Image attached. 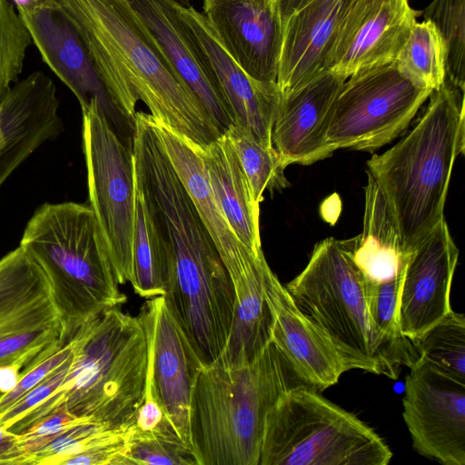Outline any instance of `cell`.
<instances>
[{"instance_id":"10","label":"cell","mask_w":465,"mask_h":465,"mask_svg":"<svg viewBox=\"0 0 465 465\" xmlns=\"http://www.w3.org/2000/svg\"><path fill=\"white\" fill-rule=\"evenodd\" d=\"M66 341L46 274L18 246L0 259V366L23 373Z\"/></svg>"},{"instance_id":"15","label":"cell","mask_w":465,"mask_h":465,"mask_svg":"<svg viewBox=\"0 0 465 465\" xmlns=\"http://www.w3.org/2000/svg\"><path fill=\"white\" fill-rule=\"evenodd\" d=\"M458 259L445 219L407 253L397 312L403 336L419 337L452 310L450 289Z\"/></svg>"},{"instance_id":"22","label":"cell","mask_w":465,"mask_h":465,"mask_svg":"<svg viewBox=\"0 0 465 465\" xmlns=\"http://www.w3.org/2000/svg\"><path fill=\"white\" fill-rule=\"evenodd\" d=\"M153 128L176 173L210 233L227 272L239 269L256 254L235 236L212 192L200 149L152 117Z\"/></svg>"},{"instance_id":"37","label":"cell","mask_w":465,"mask_h":465,"mask_svg":"<svg viewBox=\"0 0 465 465\" xmlns=\"http://www.w3.org/2000/svg\"><path fill=\"white\" fill-rule=\"evenodd\" d=\"M15 5L18 15L33 13L42 9L60 8L58 0H10Z\"/></svg>"},{"instance_id":"32","label":"cell","mask_w":465,"mask_h":465,"mask_svg":"<svg viewBox=\"0 0 465 465\" xmlns=\"http://www.w3.org/2000/svg\"><path fill=\"white\" fill-rule=\"evenodd\" d=\"M404 265L388 281L372 282L366 279L365 292L370 316L378 332L390 341L413 347L412 340L401 334L397 318Z\"/></svg>"},{"instance_id":"21","label":"cell","mask_w":465,"mask_h":465,"mask_svg":"<svg viewBox=\"0 0 465 465\" xmlns=\"http://www.w3.org/2000/svg\"><path fill=\"white\" fill-rule=\"evenodd\" d=\"M177 8L208 60L233 124L250 130L264 145L273 147L272 126L281 99L277 84L249 77L226 52L203 13L178 2Z\"/></svg>"},{"instance_id":"3","label":"cell","mask_w":465,"mask_h":465,"mask_svg":"<svg viewBox=\"0 0 465 465\" xmlns=\"http://www.w3.org/2000/svg\"><path fill=\"white\" fill-rule=\"evenodd\" d=\"M304 384L271 341L251 362H217L198 372L190 435L197 465H259L269 412L289 389Z\"/></svg>"},{"instance_id":"2","label":"cell","mask_w":465,"mask_h":465,"mask_svg":"<svg viewBox=\"0 0 465 465\" xmlns=\"http://www.w3.org/2000/svg\"><path fill=\"white\" fill-rule=\"evenodd\" d=\"M70 336L73 362L62 386L10 432L21 433L59 408L112 428L133 423L147 374V337L138 316L113 307Z\"/></svg>"},{"instance_id":"38","label":"cell","mask_w":465,"mask_h":465,"mask_svg":"<svg viewBox=\"0 0 465 465\" xmlns=\"http://www.w3.org/2000/svg\"><path fill=\"white\" fill-rule=\"evenodd\" d=\"M15 433L0 426V464H6L15 446Z\"/></svg>"},{"instance_id":"30","label":"cell","mask_w":465,"mask_h":465,"mask_svg":"<svg viewBox=\"0 0 465 465\" xmlns=\"http://www.w3.org/2000/svg\"><path fill=\"white\" fill-rule=\"evenodd\" d=\"M421 14L434 24L444 41L446 81L464 93L465 0H433Z\"/></svg>"},{"instance_id":"25","label":"cell","mask_w":465,"mask_h":465,"mask_svg":"<svg viewBox=\"0 0 465 465\" xmlns=\"http://www.w3.org/2000/svg\"><path fill=\"white\" fill-rule=\"evenodd\" d=\"M135 183L130 283L134 292L146 300L166 294L174 274V255L161 219L136 175Z\"/></svg>"},{"instance_id":"8","label":"cell","mask_w":465,"mask_h":465,"mask_svg":"<svg viewBox=\"0 0 465 465\" xmlns=\"http://www.w3.org/2000/svg\"><path fill=\"white\" fill-rule=\"evenodd\" d=\"M432 92L395 61L360 70L344 81L332 104L326 143L333 153L382 147L409 126Z\"/></svg>"},{"instance_id":"6","label":"cell","mask_w":465,"mask_h":465,"mask_svg":"<svg viewBox=\"0 0 465 465\" xmlns=\"http://www.w3.org/2000/svg\"><path fill=\"white\" fill-rule=\"evenodd\" d=\"M19 246L46 274L66 339L97 314L126 302L89 204L40 205L27 222Z\"/></svg>"},{"instance_id":"34","label":"cell","mask_w":465,"mask_h":465,"mask_svg":"<svg viewBox=\"0 0 465 465\" xmlns=\"http://www.w3.org/2000/svg\"><path fill=\"white\" fill-rule=\"evenodd\" d=\"M73 352L74 350L66 361L54 373L0 412V426L3 429L11 431L18 422L62 386L73 362Z\"/></svg>"},{"instance_id":"26","label":"cell","mask_w":465,"mask_h":465,"mask_svg":"<svg viewBox=\"0 0 465 465\" xmlns=\"http://www.w3.org/2000/svg\"><path fill=\"white\" fill-rule=\"evenodd\" d=\"M64 130L62 118L51 112L27 114L0 105V188L35 151L56 139Z\"/></svg>"},{"instance_id":"9","label":"cell","mask_w":465,"mask_h":465,"mask_svg":"<svg viewBox=\"0 0 465 465\" xmlns=\"http://www.w3.org/2000/svg\"><path fill=\"white\" fill-rule=\"evenodd\" d=\"M82 110V141L89 205L100 226L118 284L133 273L135 169L123 142L95 99Z\"/></svg>"},{"instance_id":"13","label":"cell","mask_w":465,"mask_h":465,"mask_svg":"<svg viewBox=\"0 0 465 465\" xmlns=\"http://www.w3.org/2000/svg\"><path fill=\"white\" fill-rule=\"evenodd\" d=\"M418 13L409 0H345L327 58V70L348 78L395 61Z\"/></svg>"},{"instance_id":"19","label":"cell","mask_w":465,"mask_h":465,"mask_svg":"<svg viewBox=\"0 0 465 465\" xmlns=\"http://www.w3.org/2000/svg\"><path fill=\"white\" fill-rule=\"evenodd\" d=\"M265 296L272 315L271 341L305 385L322 391L351 370L336 347L299 309L270 266L265 273Z\"/></svg>"},{"instance_id":"16","label":"cell","mask_w":465,"mask_h":465,"mask_svg":"<svg viewBox=\"0 0 465 465\" xmlns=\"http://www.w3.org/2000/svg\"><path fill=\"white\" fill-rule=\"evenodd\" d=\"M143 30L174 74L201 102L223 135L234 123L208 60L176 0H126Z\"/></svg>"},{"instance_id":"14","label":"cell","mask_w":465,"mask_h":465,"mask_svg":"<svg viewBox=\"0 0 465 465\" xmlns=\"http://www.w3.org/2000/svg\"><path fill=\"white\" fill-rule=\"evenodd\" d=\"M19 16L43 61L72 91L81 108L95 99L116 134L133 148L134 122L114 103L79 33L62 8Z\"/></svg>"},{"instance_id":"24","label":"cell","mask_w":465,"mask_h":465,"mask_svg":"<svg viewBox=\"0 0 465 465\" xmlns=\"http://www.w3.org/2000/svg\"><path fill=\"white\" fill-rule=\"evenodd\" d=\"M367 176L363 230L350 240L353 259L365 278L381 282L400 272L408 252L387 197L368 172Z\"/></svg>"},{"instance_id":"33","label":"cell","mask_w":465,"mask_h":465,"mask_svg":"<svg viewBox=\"0 0 465 465\" xmlns=\"http://www.w3.org/2000/svg\"><path fill=\"white\" fill-rule=\"evenodd\" d=\"M130 465H197L191 449L181 440L136 432L129 435Z\"/></svg>"},{"instance_id":"35","label":"cell","mask_w":465,"mask_h":465,"mask_svg":"<svg viewBox=\"0 0 465 465\" xmlns=\"http://www.w3.org/2000/svg\"><path fill=\"white\" fill-rule=\"evenodd\" d=\"M74 346V339L69 337L62 347L28 371H24L15 388L11 391L0 395V412L54 373L69 358Z\"/></svg>"},{"instance_id":"27","label":"cell","mask_w":465,"mask_h":465,"mask_svg":"<svg viewBox=\"0 0 465 465\" xmlns=\"http://www.w3.org/2000/svg\"><path fill=\"white\" fill-rule=\"evenodd\" d=\"M395 62L417 84L436 91L446 80L447 50L430 20L415 22Z\"/></svg>"},{"instance_id":"31","label":"cell","mask_w":465,"mask_h":465,"mask_svg":"<svg viewBox=\"0 0 465 465\" xmlns=\"http://www.w3.org/2000/svg\"><path fill=\"white\" fill-rule=\"evenodd\" d=\"M32 43L13 3L0 0V103L18 82Z\"/></svg>"},{"instance_id":"29","label":"cell","mask_w":465,"mask_h":465,"mask_svg":"<svg viewBox=\"0 0 465 465\" xmlns=\"http://www.w3.org/2000/svg\"><path fill=\"white\" fill-rule=\"evenodd\" d=\"M419 358L437 371L465 384V316L451 310L412 340Z\"/></svg>"},{"instance_id":"1","label":"cell","mask_w":465,"mask_h":465,"mask_svg":"<svg viewBox=\"0 0 465 465\" xmlns=\"http://www.w3.org/2000/svg\"><path fill=\"white\" fill-rule=\"evenodd\" d=\"M84 43L114 103L134 122L150 115L203 150L222 134L140 25L126 0H58Z\"/></svg>"},{"instance_id":"17","label":"cell","mask_w":465,"mask_h":465,"mask_svg":"<svg viewBox=\"0 0 465 465\" xmlns=\"http://www.w3.org/2000/svg\"><path fill=\"white\" fill-rule=\"evenodd\" d=\"M345 0H274L280 54L277 86L286 95L327 70Z\"/></svg>"},{"instance_id":"39","label":"cell","mask_w":465,"mask_h":465,"mask_svg":"<svg viewBox=\"0 0 465 465\" xmlns=\"http://www.w3.org/2000/svg\"><path fill=\"white\" fill-rule=\"evenodd\" d=\"M180 5L187 7V6H190L191 4H190V1L189 0H176Z\"/></svg>"},{"instance_id":"5","label":"cell","mask_w":465,"mask_h":465,"mask_svg":"<svg viewBox=\"0 0 465 465\" xmlns=\"http://www.w3.org/2000/svg\"><path fill=\"white\" fill-rule=\"evenodd\" d=\"M299 309L341 352L351 369L397 379L401 366L419 359L413 347L383 338L366 300V278L355 262L351 240L318 242L305 268L285 285Z\"/></svg>"},{"instance_id":"4","label":"cell","mask_w":465,"mask_h":465,"mask_svg":"<svg viewBox=\"0 0 465 465\" xmlns=\"http://www.w3.org/2000/svg\"><path fill=\"white\" fill-rule=\"evenodd\" d=\"M415 126L367 161L399 224L406 252L443 219L452 168L464 153V93L446 80Z\"/></svg>"},{"instance_id":"7","label":"cell","mask_w":465,"mask_h":465,"mask_svg":"<svg viewBox=\"0 0 465 465\" xmlns=\"http://www.w3.org/2000/svg\"><path fill=\"white\" fill-rule=\"evenodd\" d=\"M392 456L372 428L300 384L269 412L259 465H387Z\"/></svg>"},{"instance_id":"23","label":"cell","mask_w":465,"mask_h":465,"mask_svg":"<svg viewBox=\"0 0 465 465\" xmlns=\"http://www.w3.org/2000/svg\"><path fill=\"white\" fill-rule=\"evenodd\" d=\"M215 201L237 239L250 251L262 252L259 213L239 158L225 134L200 149Z\"/></svg>"},{"instance_id":"12","label":"cell","mask_w":465,"mask_h":465,"mask_svg":"<svg viewBox=\"0 0 465 465\" xmlns=\"http://www.w3.org/2000/svg\"><path fill=\"white\" fill-rule=\"evenodd\" d=\"M137 316L147 337L144 392L151 393L157 400L178 436L193 451L191 398L196 376L204 365L168 307L164 296L146 299Z\"/></svg>"},{"instance_id":"18","label":"cell","mask_w":465,"mask_h":465,"mask_svg":"<svg viewBox=\"0 0 465 465\" xmlns=\"http://www.w3.org/2000/svg\"><path fill=\"white\" fill-rule=\"evenodd\" d=\"M202 13L249 77L277 84L281 39L274 0H203Z\"/></svg>"},{"instance_id":"11","label":"cell","mask_w":465,"mask_h":465,"mask_svg":"<svg viewBox=\"0 0 465 465\" xmlns=\"http://www.w3.org/2000/svg\"><path fill=\"white\" fill-rule=\"evenodd\" d=\"M409 369L402 416L413 449L444 465H465V384L420 358Z\"/></svg>"},{"instance_id":"36","label":"cell","mask_w":465,"mask_h":465,"mask_svg":"<svg viewBox=\"0 0 465 465\" xmlns=\"http://www.w3.org/2000/svg\"><path fill=\"white\" fill-rule=\"evenodd\" d=\"M22 368L17 364L0 366V395L11 391L18 382Z\"/></svg>"},{"instance_id":"20","label":"cell","mask_w":465,"mask_h":465,"mask_svg":"<svg viewBox=\"0 0 465 465\" xmlns=\"http://www.w3.org/2000/svg\"><path fill=\"white\" fill-rule=\"evenodd\" d=\"M346 79L326 70L297 90L281 95L271 138L285 167L312 164L333 153L325 139L327 123Z\"/></svg>"},{"instance_id":"28","label":"cell","mask_w":465,"mask_h":465,"mask_svg":"<svg viewBox=\"0 0 465 465\" xmlns=\"http://www.w3.org/2000/svg\"><path fill=\"white\" fill-rule=\"evenodd\" d=\"M223 134L239 158L256 203L263 200L265 191L272 193L290 185L284 175L286 167L273 147L264 145L238 124H232Z\"/></svg>"}]
</instances>
